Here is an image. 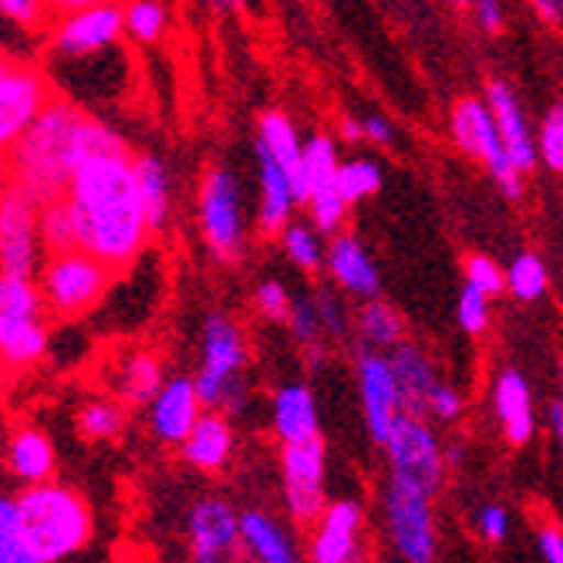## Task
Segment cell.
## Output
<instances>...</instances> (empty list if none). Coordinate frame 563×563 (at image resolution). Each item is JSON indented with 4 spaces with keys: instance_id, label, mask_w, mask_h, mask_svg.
I'll return each instance as SVG.
<instances>
[{
    "instance_id": "obj_1",
    "label": "cell",
    "mask_w": 563,
    "mask_h": 563,
    "mask_svg": "<svg viewBox=\"0 0 563 563\" xmlns=\"http://www.w3.org/2000/svg\"><path fill=\"white\" fill-rule=\"evenodd\" d=\"M68 207L78 227V246L115 274L125 271L148 240V217L129 148L98 152L75 173Z\"/></svg>"
},
{
    "instance_id": "obj_2",
    "label": "cell",
    "mask_w": 563,
    "mask_h": 563,
    "mask_svg": "<svg viewBox=\"0 0 563 563\" xmlns=\"http://www.w3.org/2000/svg\"><path fill=\"white\" fill-rule=\"evenodd\" d=\"M119 148L129 145L109 125L81 115L75 106L55 98L8 148V186L41 210L68 192L85 159Z\"/></svg>"
},
{
    "instance_id": "obj_3",
    "label": "cell",
    "mask_w": 563,
    "mask_h": 563,
    "mask_svg": "<svg viewBox=\"0 0 563 563\" xmlns=\"http://www.w3.org/2000/svg\"><path fill=\"white\" fill-rule=\"evenodd\" d=\"M91 537L88 503L58 483H34L18 496L21 563H55L78 553Z\"/></svg>"
},
{
    "instance_id": "obj_4",
    "label": "cell",
    "mask_w": 563,
    "mask_h": 563,
    "mask_svg": "<svg viewBox=\"0 0 563 563\" xmlns=\"http://www.w3.org/2000/svg\"><path fill=\"white\" fill-rule=\"evenodd\" d=\"M112 267L101 264L98 257L85 250H71V253H55L47 257V264L41 267V294H44V307L55 318H81L85 311L101 300V294L109 290L112 280Z\"/></svg>"
},
{
    "instance_id": "obj_5",
    "label": "cell",
    "mask_w": 563,
    "mask_h": 563,
    "mask_svg": "<svg viewBox=\"0 0 563 563\" xmlns=\"http://www.w3.org/2000/svg\"><path fill=\"white\" fill-rule=\"evenodd\" d=\"M449 129H452L455 145L463 148L466 156L483 159L489 166L493 179L499 183V189L509 199L523 196V173L517 169L514 156H509V148H506L503 135H499V125H496V115L489 109V101L483 106V101H476V98H463L452 109Z\"/></svg>"
},
{
    "instance_id": "obj_6",
    "label": "cell",
    "mask_w": 563,
    "mask_h": 563,
    "mask_svg": "<svg viewBox=\"0 0 563 563\" xmlns=\"http://www.w3.org/2000/svg\"><path fill=\"white\" fill-rule=\"evenodd\" d=\"M199 223L220 264H236L243 257V210H240V186L233 173L227 169L207 173L199 189Z\"/></svg>"
},
{
    "instance_id": "obj_7",
    "label": "cell",
    "mask_w": 563,
    "mask_h": 563,
    "mask_svg": "<svg viewBox=\"0 0 563 563\" xmlns=\"http://www.w3.org/2000/svg\"><path fill=\"white\" fill-rule=\"evenodd\" d=\"M388 459H391V479L412 486L426 496H435V489L442 486V452L435 435L429 432V426L416 416H405L395 422L388 442Z\"/></svg>"
},
{
    "instance_id": "obj_8",
    "label": "cell",
    "mask_w": 563,
    "mask_h": 563,
    "mask_svg": "<svg viewBox=\"0 0 563 563\" xmlns=\"http://www.w3.org/2000/svg\"><path fill=\"white\" fill-rule=\"evenodd\" d=\"M280 470H284V499L290 517L300 527H311L324 517V442L303 439L284 442L280 449Z\"/></svg>"
},
{
    "instance_id": "obj_9",
    "label": "cell",
    "mask_w": 563,
    "mask_h": 563,
    "mask_svg": "<svg viewBox=\"0 0 563 563\" xmlns=\"http://www.w3.org/2000/svg\"><path fill=\"white\" fill-rule=\"evenodd\" d=\"M51 101H55V91L37 68L11 58L4 62V71H0V142L4 148H11L34 125Z\"/></svg>"
},
{
    "instance_id": "obj_10",
    "label": "cell",
    "mask_w": 563,
    "mask_h": 563,
    "mask_svg": "<svg viewBox=\"0 0 563 563\" xmlns=\"http://www.w3.org/2000/svg\"><path fill=\"white\" fill-rule=\"evenodd\" d=\"M432 496L391 479L388 496H385V514H388V530L398 547V553L412 563H429L435 560V527H432Z\"/></svg>"
},
{
    "instance_id": "obj_11",
    "label": "cell",
    "mask_w": 563,
    "mask_h": 563,
    "mask_svg": "<svg viewBox=\"0 0 563 563\" xmlns=\"http://www.w3.org/2000/svg\"><path fill=\"white\" fill-rule=\"evenodd\" d=\"M303 166H307V207L321 233H334L344 220L351 202L338 189V152L328 135H314L303 145Z\"/></svg>"
},
{
    "instance_id": "obj_12",
    "label": "cell",
    "mask_w": 563,
    "mask_h": 563,
    "mask_svg": "<svg viewBox=\"0 0 563 563\" xmlns=\"http://www.w3.org/2000/svg\"><path fill=\"white\" fill-rule=\"evenodd\" d=\"M357 382H362V405H365V426L368 435L385 445L395 422L401 419V391L391 372L388 357H378L368 341L357 351Z\"/></svg>"
},
{
    "instance_id": "obj_13",
    "label": "cell",
    "mask_w": 563,
    "mask_h": 563,
    "mask_svg": "<svg viewBox=\"0 0 563 563\" xmlns=\"http://www.w3.org/2000/svg\"><path fill=\"white\" fill-rule=\"evenodd\" d=\"M37 207L11 186L4 189L0 207V264L8 277H31L37 267Z\"/></svg>"
},
{
    "instance_id": "obj_14",
    "label": "cell",
    "mask_w": 563,
    "mask_h": 563,
    "mask_svg": "<svg viewBox=\"0 0 563 563\" xmlns=\"http://www.w3.org/2000/svg\"><path fill=\"white\" fill-rule=\"evenodd\" d=\"M122 27H125V11L119 0H112V4H98V8H85V11L62 18V24L55 27V47L65 58H85V55H95V51H106L109 44H115Z\"/></svg>"
},
{
    "instance_id": "obj_15",
    "label": "cell",
    "mask_w": 563,
    "mask_h": 563,
    "mask_svg": "<svg viewBox=\"0 0 563 563\" xmlns=\"http://www.w3.org/2000/svg\"><path fill=\"white\" fill-rule=\"evenodd\" d=\"M189 540H192V556L199 563L227 560L233 556V547L243 540L240 517L220 499H202L189 514Z\"/></svg>"
},
{
    "instance_id": "obj_16",
    "label": "cell",
    "mask_w": 563,
    "mask_h": 563,
    "mask_svg": "<svg viewBox=\"0 0 563 563\" xmlns=\"http://www.w3.org/2000/svg\"><path fill=\"white\" fill-rule=\"evenodd\" d=\"M199 408H202V401H199L196 382L173 378L163 385V391L156 398H152L148 426H152V432H156V439H163L166 445H183L202 416Z\"/></svg>"
},
{
    "instance_id": "obj_17",
    "label": "cell",
    "mask_w": 563,
    "mask_h": 563,
    "mask_svg": "<svg viewBox=\"0 0 563 563\" xmlns=\"http://www.w3.org/2000/svg\"><path fill=\"white\" fill-rule=\"evenodd\" d=\"M362 506L357 503H334L324 509L321 530L311 540L314 563H351L357 556V530H362Z\"/></svg>"
},
{
    "instance_id": "obj_18",
    "label": "cell",
    "mask_w": 563,
    "mask_h": 563,
    "mask_svg": "<svg viewBox=\"0 0 563 563\" xmlns=\"http://www.w3.org/2000/svg\"><path fill=\"white\" fill-rule=\"evenodd\" d=\"M257 173H261V230L264 233H284L290 223V207L297 202L294 183L287 169L277 163L271 145L257 135Z\"/></svg>"
},
{
    "instance_id": "obj_19",
    "label": "cell",
    "mask_w": 563,
    "mask_h": 563,
    "mask_svg": "<svg viewBox=\"0 0 563 563\" xmlns=\"http://www.w3.org/2000/svg\"><path fill=\"white\" fill-rule=\"evenodd\" d=\"M388 362H391V372H395V382H398V391H401V412L422 419L429 412L432 388L439 385L435 375H432L429 357L412 344H398Z\"/></svg>"
},
{
    "instance_id": "obj_20",
    "label": "cell",
    "mask_w": 563,
    "mask_h": 563,
    "mask_svg": "<svg viewBox=\"0 0 563 563\" xmlns=\"http://www.w3.org/2000/svg\"><path fill=\"white\" fill-rule=\"evenodd\" d=\"M486 101H489V109L496 115V125H499V135L509 148V156H514L517 169L520 173H530L537 166V145L530 139V129L523 122V112L517 106V98L514 91H509L503 81H493L486 88Z\"/></svg>"
},
{
    "instance_id": "obj_21",
    "label": "cell",
    "mask_w": 563,
    "mask_h": 563,
    "mask_svg": "<svg viewBox=\"0 0 563 563\" xmlns=\"http://www.w3.org/2000/svg\"><path fill=\"white\" fill-rule=\"evenodd\" d=\"M246 365V347L240 328L227 314H210L202 321V372L217 378L243 375Z\"/></svg>"
},
{
    "instance_id": "obj_22",
    "label": "cell",
    "mask_w": 563,
    "mask_h": 563,
    "mask_svg": "<svg viewBox=\"0 0 563 563\" xmlns=\"http://www.w3.org/2000/svg\"><path fill=\"white\" fill-rule=\"evenodd\" d=\"M493 401H496V416H499L506 439L514 445H523L533 435V401H530V388L523 375L506 368L496 382Z\"/></svg>"
},
{
    "instance_id": "obj_23",
    "label": "cell",
    "mask_w": 563,
    "mask_h": 563,
    "mask_svg": "<svg viewBox=\"0 0 563 563\" xmlns=\"http://www.w3.org/2000/svg\"><path fill=\"white\" fill-rule=\"evenodd\" d=\"M230 445H233V432H230L227 419L217 412H207V416H199L189 439L183 442V455L189 466H196L202 473H217L227 466Z\"/></svg>"
},
{
    "instance_id": "obj_24",
    "label": "cell",
    "mask_w": 563,
    "mask_h": 563,
    "mask_svg": "<svg viewBox=\"0 0 563 563\" xmlns=\"http://www.w3.org/2000/svg\"><path fill=\"white\" fill-rule=\"evenodd\" d=\"M328 267H331V277L357 297H375L382 287L375 264L365 257L362 243L351 236H334V243L328 250Z\"/></svg>"
},
{
    "instance_id": "obj_25",
    "label": "cell",
    "mask_w": 563,
    "mask_h": 563,
    "mask_svg": "<svg viewBox=\"0 0 563 563\" xmlns=\"http://www.w3.org/2000/svg\"><path fill=\"white\" fill-rule=\"evenodd\" d=\"M274 429L284 442L318 439V405L303 385H287L274 398Z\"/></svg>"
},
{
    "instance_id": "obj_26",
    "label": "cell",
    "mask_w": 563,
    "mask_h": 563,
    "mask_svg": "<svg viewBox=\"0 0 563 563\" xmlns=\"http://www.w3.org/2000/svg\"><path fill=\"white\" fill-rule=\"evenodd\" d=\"M261 139L271 145V152L277 156V163L287 169L297 202H307V166H303V145L297 139V129L290 125L287 115L280 112H267L261 115Z\"/></svg>"
},
{
    "instance_id": "obj_27",
    "label": "cell",
    "mask_w": 563,
    "mask_h": 563,
    "mask_svg": "<svg viewBox=\"0 0 563 563\" xmlns=\"http://www.w3.org/2000/svg\"><path fill=\"white\" fill-rule=\"evenodd\" d=\"M8 463L21 483H27V486L47 483L51 473H55V445H51V439L37 429H21L11 439Z\"/></svg>"
},
{
    "instance_id": "obj_28",
    "label": "cell",
    "mask_w": 563,
    "mask_h": 563,
    "mask_svg": "<svg viewBox=\"0 0 563 563\" xmlns=\"http://www.w3.org/2000/svg\"><path fill=\"white\" fill-rule=\"evenodd\" d=\"M240 533H243V547L264 563H294L297 560L294 540L267 514H257V509L243 514Z\"/></svg>"
},
{
    "instance_id": "obj_29",
    "label": "cell",
    "mask_w": 563,
    "mask_h": 563,
    "mask_svg": "<svg viewBox=\"0 0 563 563\" xmlns=\"http://www.w3.org/2000/svg\"><path fill=\"white\" fill-rule=\"evenodd\" d=\"M0 347H4V362L27 368L41 362L47 351V334L37 318H0Z\"/></svg>"
},
{
    "instance_id": "obj_30",
    "label": "cell",
    "mask_w": 563,
    "mask_h": 563,
    "mask_svg": "<svg viewBox=\"0 0 563 563\" xmlns=\"http://www.w3.org/2000/svg\"><path fill=\"white\" fill-rule=\"evenodd\" d=\"M135 176H139L142 202H145L148 230L159 233L166 227V220H169V176H166V166L156 156H139L135 159Z\"/></svg>"
},
{
    "instance_id": "obj_31",
    "label": "cell",
    "mask_w": 563,
    "mask_h": 563,
    "mask_svg": "<svg viewBox=\"0 0 563 563\" xmlns=\"http://www.w3.org/2000/svg\"><path fill=\"white\" fill-rule=\"evenodd\" d=\"M163 368L152 354H132L129 362L122 365L119 372V395L132 405H152V398H156L163 391Z\"/></svg>"
},
{
    "instance_id": "obj_32",
    "label": "cell",
    "mask_w": 563,
    "mask_h": 563,
    "mask_svg": "<svg viewBox=\"0 0 563 563\" xmlns=\"http://www.w3.org/2000/svg\"><path fill=\"white\" fill-rule=\"evenodd\" d=\"M37 233H41V246L47 250V257L81 250L78 246V227H75V217H71V207H68L65 196L37 210Z\"/></svg>"
},
{
    "instance_id": "obj_33",
    "label": "cell",
    "mask_w": 563,
    "mask_h": 563,
    "mask_svg": "<svg viewBox=\"0 0 563 563\" xmlns=\"http://www.w3.org/2000/svg\"><path fill=\"white\" fill-rule=\"evenodd\" d=\"M357 331H362V338L372 347H395L401 331H405V321H401L398 311H391L388 303L372 300V303H365L362 318H357Z\"/></svg>"
},
{
    "instance_id": "obj_34",
    "label": "cell",
    "mask_w": 563,
    "mask_h": 563,
    "mask_svg": "<svg viewBox=\"0 0 563 563\" xmlns=\"http://www.w3.org/2000/svg\"><path fill=\"white\" fill-rule=\"evenodd\" d=\"M78 426H81V432L88 439H115L122 432V426H125V412H122L119 401L98 398V401H88L81 408Z\"/></svg>"
},
{
    "instance_id": "obj_35",
    "label": "cell",
    "mask_w": 563,
    "mask_h": 563,
    "mask_svg": "<svg viewBox=\"0 0 563 563\" xmlns=\"http://www.w3.org/2000/svg\"><path fill=\"white\" fill-rule=\"evenodd\" d=\"M382 186V166L372 159H351L338 169V189L347 202H357Z\"/></svg>"
},
{
    "instance_id": "obj_36",
    "label": "cell",
    "mask_w": 563,
    "mask_h": 563,
    "mask_svg": "<svg viewBox=\"0 0 563 563\" xmlns=\"http://www.w3.org/2000/svg\"><path fill=\"white\" fill-rule=\"evenodd\" d=\"M506 284L514 290V297L520 300H537L547 290V267L533 253H520V257L509 264L506 271Z\"/></svg>"
},
{
    "instance_id": "obj_37",
    "label": "cell",
    "mask_w": 563,
    "mask_h": 563,
    "mask_svg": "<svg viewBox=\"0 0 563 563\" xmlns=\"http://www.w3.org/2000/svg\"><path fill=\"white\" fill-rule=\"evenodd\" d=\"M125 27L132 31L135 41H159L166 27V8L163 0H129L125 8Z\"/></svg>"
},
{
    "instance_id": "obj_38",
    "label": "cell",
    "mask_w": 563,
    "mask_h": 563,
    "mask_svg": "<svg viewBox=\"0 0 563 563\" xmlns=\"http://www.w3.org/2000/svg\"><path fill=\"white\" fill-rule=\"evenodd\" d=\"M284 250L290 253V261L300 267V271H318L321 261H324V250L318 243V236L307 230V227H287L284 233Z\"/></svg>"
},
{
    "instance_id": "obj_39",
    "label": "cell",
    "mask_w": 563,
    "mask_h": 563,
    "mask_svg": "<svg viewBox=\"0 0 563 563\" xmlns=\"http://www.w3.org/2000/svg\"><path fill=\"white\" fill-rule=\"evenodd\" d=\"M540 156L550 169L563 173V106H556L540 129Z\"/></svg>"
},
{
    "instance_id": "obj_40",
    "label": "cell",
    "mask_w": 563,
    "mask_h": 563,
    "mask_svg": "<svg viewBox=\"0 0 563 563\" xmlns=\"http://www.w3.org/2000/svg\"><path fill=\"white\" fill-rule=\"evenodd\" d=\"M489 294H483L479 287L466 284L463 297H459V324H463L470 334H483L486 324H489V303H486Z\"/></svg>"
},
{
    "instance_id": "obj_41",
    "label": "cell",
    "mask_w": 563,
    "mask_h": 563,
    "mask_svg": "<svg viewBox=\"0 0 563 563\" xmlns=\"http://www.w3.org/2000/svg\"><path fill=\"white\" fill-rule=\"evenodd\" d=\"M290 331L294 338L307 347V344H318L321 341V331H324V321H321V311L314 300H297L294 311H290Z\"/></svg>"
},
{
    "instance_id": "obj_42",
    "label": "cell",
    "mask_w": 563,
    "mask_h": 563,
    "mask_svg": "<svg viewBox=\"0 0 563 563\" xmlns=\"http://www.w3.org/2000/svg\"><path fill=\"white\" fill-rule=\"evenodd\" d=\"M466 284L479 287L489 297H496V294H503L509 287L506 284V274L489 257H483V253H473V257L466 261Z\"/></svg>"
},
{
    "instance_id": "obj_43",
    "label": "cell",
    "mask_w": 563,
    "mask_h": 563,
    "mask_svg": "<svg viewBox=\"0 0 563 563\" xmlns=\"http://www.w3.org/2000/svg\"><path fill=\"white\" fill-rule=\"evenodd\" d=\"M0 563H21L18 499H4V503H0Z\"/></svg>"
},
{
    "instance_id": "obj_44",
    "label": "cell",
    "mask_w": 563,
    "mask_h": 563,
    "mask_svg": "<svg viewBox=\"0 0 563 563\" xmlns=\"http://www.w3.org/2000/svg\"><path fill=\"white\" fill-rule=\"evenodd\" d=\"M257 307H261V314L271 318V321H287L290 311H294L287 290L277 280H267V284L257 287Z\"/></svg>"
},
{
    "instance_id": "obj_45",
    "label": "cell",
    "mask_w": 563,
    "mask_h": 563,
    "mask_svg": "<svg viewBox=\"0 0 563 563\" xmlns=\"http://www.w3.org/2000/svg\"><path fill=\"white\" fill-rule=\"evenodd\" d=\"M0 8L11 21H18L21 27H41L51 11H47V0H0Z\"/></svg>"
},
{
    "instance_id": "obj_46",
    "label": "cell",
    "mask_w": 563,
    "mask_h": 563,
    "mask_svg": "<svg viewBox=\"0 0 563 563\" xmlns=\"http://www.w3.org/2000/svg\"><path fill=\"white\" fill-rule=\"evenodd\" d=\"M459 408H463V401H459V395L449 388V385H435L432 388V398H429V412L442 422H452L459 416Z\"/></svg>"
},
{
    "instance_id": "obj_47",
    "label": "cell",
    "mask_w": 563,
    "mask_h": 563,
    "mask_svg": "<svg viewBox=\"0 0 563 563\" xmlns=\"http://www.w3.org/2000/svg\"><path fill=\"white\" fill-rule=\"evenodd\" d=\"M479 530H483V537H486L489 543L506 540V533H509L506 509H499V506H486L483 514H479Z\"/></svg>"
},
{
    "instance_id": "obj_48",
    "label": "cell",
    "mask_w": 563,
    "mask_h": 563,
    "mask_svg": "<svg viewBox=\"0 0 563 563\" xmlns=\"http://www.w3.org/2000/svg\"><path fill=\"white\" fill-rule=\"evenodd\" d=\"M318 311H321V321H324V331H331V334H344L347 331V318L341 314V307H338V300L328 294V290H321L318 294Z\"/></svg>"
},
{
    "instance_id": "obj_49",
    "label": "cell",
    "mask_w": 563,
    "mask_h": 563,
    "mask_svg": "<svg viewBox=\"0 0 563 563\" xmlns=\"http://www.w3.org/2000/svg\"><path fill=\"white\" fill-rule=\"evenodd\" d=\"M540 553L550 563H563V533L556 527H543L540 530Z\"/></svg>"
},
{
    "instance_id": "obj_50",
    "label": "cell",
    "mask_w": 563,
    "mask_h": 563,
    "mask_svg": "<svg viewBox=\"0 0 563 563\" xmlns=\"http://www.w3.org/2000/svg\"><path fill=\"white\" fill-rule=\"evenodd\" d=\"M98 4H112V0H47V11L55 18H65V14H75V11H85V8H98Z\"/></svg>"
},
{
    "instance_id": "obj_51",
    "label": "cell",
    "mask_w": 563,
    "mask_h": 563,
    "mask_svg": "<svg viewBox=\"0 0 563 563\" xmlns=\"http://www.w3.org/2000/svg\"><path fill=\"white\" fill-rule=\"evenodd\" d=\"M476 11H479V24H483L489 34H496V31L503 27V11H499L496 0H476Z\"/></svg>"
},
{
    "instance_id": "obj_52",
    "label": "cell",
    "mask_w": 563,
    "mask_h": 563,
    "mask_svg": "<svg viewBox=\"0 0 563 563\" xmlns=\"http://www.w3.org/2000/svg\"><path fill=\"white\" fill-rule=\"evenodd\" d=\"M391 125L382 119V115H368L365 119V139H372V142H378V145H388L391 142Z\"/></svg>"
},
{
    "instance_id": "obj_53",
    "label": "cell",
    "mask_w": 563,
    "mask_h": 563,
    "mask_svg": "<svg viewBox=\"0 0 563 563\" xmlns=\"http://www.w3.org/2000/svg\"><path fill=\"white\" fill-rule=\"evenodd\" d=\"M533 8L540 11L543 21L550 24H563V0H533Z\"/></svg>"
},
{
    "instance_id": "obj_54",
    "label": "cell",
    "mask_w": 563,
    "mask_h": 563,
    "mask_svg": "<svg viewBox=\"0 0 563 563\" xmlns=\"http://www.w3.org/2000/svg\"><path fill=\"white\" fill-rule=\"evenodd\" d=\"M550 429H553V435L560 439V449H563V401L550 405Z\"/></svg>"
},
{
    "instance_id": "obj_55",
    "label": "cell",
    "mask_w": 563,
    "mask_h": 563,
    "mask_svg": "<svg viewBox=\"0 0 563 563\" xmlns=\"http://www.w3.org/2000/svg\"><path fill=\"white\" fill-rule=\"evenodd\" d=\"M341 135H344L347 142H357V139H365V122L344 119V122H341Z\"/></svg>"
},
{
    "instance_id": "obj_56",
    "label": "cell",
    "mask_w": 563,
    "mask_h": 563,
    "mask_svg": "<svg viewBox=\"0 0 563 563\" xmlns=\"http://www.w3.org/2000/svg\"><path fill=\"white\" fill-rule=\"evenodd\" d=\"M207 4H210L213 11H223V14H227V11H236V8L243 4V0H207Z\"/></svg>"
},
{
    "instance_id": "obj_57",
    "label": "cell",
    "mask_w": 563,
    "mask_h": 563,
    "mask_svg": "<svg viewBox=\"0 0 563 563\" xmlns=\"http://www.w3.org/2000/svg\"><path fill=\"white\" fill-rule=\"evenodd\" d=\"M452 4H463V8H470V4H476V0H452Z\"/></svg>"
},
{
    "instance_id": "obj_58",
    "label": "cell",
    "mask_w": 563,
    "mask_h": 563,
    "mask_svg": "<svg viewBox=\"0 0 563 563\" xmlns=\"http://www.w3.org/2000/svg\"><path fill=\"white\" fill-rule=\"evenodd\" d=\"M560 378H563V362H560Z\"/></svg>"
}]
</instances>
